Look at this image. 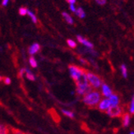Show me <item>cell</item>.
Wrapping results in <instances>:
<instances>
[{"mask_svg":"<svg viewBox=\"0 0 134 134\" xmlns=\"http://www.w3.org/2000/svg\"><path fill=\"white\" fill-rule=\"evenodd\" d=\"M76 83V93L79 96H84L87 93L90 92L92 88L89 84L88 79L86 76V71L81 76V77L75 81Z\"/></svg>","mask_w":134,"mask_h":134,"instance_id":"1","label":"cell"},{"mask_svg":"<svg viewBox=\"0 0 134 134\" xmlns=\"http://www.w3.org/2000/svg\"><path fill=\"white\" fill-rule=\"evenodd\" d=\"M102 100V95L100 91L98 90L92 89L90 92L87 93L82 97V102L86 106L91 108L97 107L98 104Z\"/></svg>","mask_w":134,"mask_h":134,"instance_id":"2","label":"cell"},{"mask_svg":"<svg viewBox=\"0 0 134 134\" xmlns=\"http://www.w3.org/2000/svg\"><path fill=\"white\" fill-rule=\"evenodd\" d=\"M86 76L89 81V84L91 86L92 89H94V90L100 89L101 86L103 85V81L97 74L86 71Z\"/></svg>","mask_w":134,"mask_h":134,"instance_id":"3","label":"cell"},{"mask_svg":"<svg viewBox=\"0 0 134 134\" xmlns=\"http://www.w3.org/2000/svg\"><path fill=\"white\" fill-rule=\"evenodd\" d=\"M68 71H69L70 76H71V77L72 78L74 81H77L81 76L85 72V70L75 65H69Z\"/></svg>","mask_w":134,"mask_h":134,"instance_id":"4","label":"cell"},{"mask_svg":"<svg viewBox=\"0 0 134 134\" xmlns=\"http://www.w3.org/2000/svg\"><path fill=\"white\" fill-rule=\"evenodd\" d=\"M106 114L111 118H119L122 117L124 113V109L123 107L120 105H117V106H111L107 111Z\"/></svg>","mask_w":134,"mask_h":134,"instance_id":"5","label":"cell"},{"mask_svg":"<svg viewBox=\"0 0 134 134\" xmlns=\"http://www.w3.org/2000/svg\"><path fill=\"white\" fill-rule=\"evenodd\" d=\"M110 107H111V104L109 102V98H105V97L102 98V100L100 101V103H99L97 105V108L99 110H100L102 112H105V113Z\"/></svg>","mask_w":134,"mask_h":134,"instance_id":"6","label":"cell"},{"mask_svg":"<svg viewBox=\"0 0 134 134\" xmlns=\"http://www.w3.org/2000/svg\"><path fill=\"white\" fill-rule=\"evenodd\" d=\"M100 93H101L102 96L105 97V98H109L110 96H112L114 94L111 87H110L108 84H105V83H103V85L101 86Z\"/></svg>","mask_w":134,"mask_h":134,"instance_id":"7","label":"cell"},{"mask_svg":"<svg viewBox=\"0 0 134 134\" xmlns=\"http://www.w3.org/2000/svg\"><path fill=\"white\" fill-rule=\"evenodd\" d=\"M77 40H78V42L82 44L87 49H93L94 48V45L91 42H90L88 40L85 39L84 37H82L81 36H77Z\"/></svg>","mask_w":134,"mask_h":134,"instance_id":"8","label":"cell"},{"mask_svg":"<svg viewBox=\"0 0 134 134\" xmlns=\"http://www.w3.org/2000/svg\"><path fill=\"white\" fill-rule=\"evenodd\" d=\"M40 50V45L38 43H34L29 47L28 53L31 56H33L35 54H36Z\"/></svg>","mask_w":134,"mask_h":134,"instance_id":"9","label":"cell"},{"mask_svg":"<svg viewBox=\"0 0 134 134\" xmlns=\"http://www.w3.org/2000/svg\"><path fill=\"white\" fill-rule=\"evenodd\" d=\"M109 100L110 104H111V106H117V105H119L120 104L119 96L115 94V93H114L112 96H110L109 97Z\"/></svg>","mask_w":134,"mask_h":134,"instance_id":"10","label":"cell"},{"mask_svg":"<svg viewBox=\"0 0 134 134\" xmlns=\"http://www.w3.org/2000/svg\"><path fill=\"white\" fill-rule=\"evenodd\" d=\"M131 123V116L129 113H124L122 116V125L124 127H127Z\"/></svg>","mask_w":134,"mask_h":134,"instance_id":"11","label":"cell"},{"mask_svg":"<svg viewBox=\"0 0 134 134\" xmlns=\"http://www.w3.org/2000/svg\"><path fill=\"white\" fill-rule=\"evenodd\" d=\"M25 77H26L27 80L31 81H36V75H35L30 69L26 68V74H25Z\"/></svg>","mask_w":134,"mask_h":134,"instance_id":"12","label":"cell"},{"mask_svg":"<svg viewBox=\"0 0 134 134\" xmlns=\"http://www.w3.org/2000/svg\"><path fill=\"white\" fill-rule=\"evenodd\" d=\"M61 112L62 114L66 116V117L69 118V119H74L75 117V114L72 111H71V110H68V109H61Z\"/></svg>","mask_w":134,"mask_h":134,"instance_id":"13","label":"cell"},{"mask_svg":"<svg viewBox=\"0 0 134 134\" xmlns=\"http://www.w3.org/2000/svg\"><path fill=\"white\" fill-rule=\"evenodd\" d=\"M62 16H63V18H64V20L68 23V24H70V25H72L73 24V19H72V17L70 16L68 13H65V12H63V13H62Z\"/></svg>","mask_w":134,"mask_h":134,"instance_id":"14","label":"cell"},{"mask_svg":"<svg viewBox=\"0 0 134 134\" xmlns=\"http://www.w3.org/2000/svg\"><path fill=\"white\" fill-rule=\"evenodd\" d=\"M0 134H10V130L7 125L0 123Z\"/></svg>","mask_w":134,"mask_h":134,"instance_id":"15","label":"cell"},{"mask_svg":"<svg viewBox=\"0 0 134 134\" xmlns=\"http://www.w3.org/2000/svg\"><path fill=\"white\" fill-rule=\"evenodd\" d=\"M29 64L33 68H36L38 67V63L37 60L36 59V58L34 56H31L30 59H29Z\"/></svg>","mask_w":134,"mask_h":134,"instance_id":"16","label":"cell"},{"mask_svg":"<svg viewBox=\"0 0 134 134\" xmlns=\"http://www.w3.org/2000/svg\"><path fill=\"white\" fill-rule=\"evenodd\" d=\"M76 15H77L79 18H84V17L86 16V13H85V12H84V10L81 8V7L80 8H77V11H76Z\"/></svg>","mask_w":134,"mask_h":134,"instance_id":"17","label":"cell"},{"mask_svg":"<svg viewBox=\"0 0 134 134\" xmlns=\"http://www.w3.org/2000/svg\"><path fill=\"white\" fill-rule=\"evenodd\" d=\"M120 70H121V74L123 75L124 78L127 77V68L125 64H122L120 66Z\"/></svg>","mask_w":134,"mask_h":134,"instance_id":"18","label":"cell"},{"mask_svg":"<svg viewBox=\"0 0 134 134\" xmlns=\"http://www.w3.org/2000/svg\"><path fill=\"white\" fill-rule=\"evenodd\" d=\"M129 114H130L134 115V96L131 99V101H130V104H129Z\"/></svg>","mask_w":134,"mask_h":134,"instance_id":"19","label":"cell"},{"mask_svg":"<svg viewBox=\"0 0 134 134\" xmlns=\"http://www.w3.org/2000/svg\"><path fill=\"white\" fill-rule=\"evenodd\" d=\"M27 15L31 17V21H32V22L33 23H35V24H36L37 23V17H36V16L31 11H30V10H28V13H27Z\"/></svg>","mask_w":134,"mask_h":134,"instance_id":"20","label":"cell"},{"mask_svg":"<svg viewBox=\"0 0 134 134\" xmlns=\"http://www.w3.org/2000/svg\"><path fill=\"white\" fill-rule=\"evenodd\" d=\"M67 43H68V46H69L70 48L74 49V48L77 47V43H76V42L74 41V40H71V39H68V40H67Z\"/></svg>","mask_w":134,"mask_h":134,"instance_id":"21","label":"cell"},{"mask_svg":"<svg viewBox=\"0 0 134 134\" xmlns=\"http://www.w3.org/2000/svg\"><path fill=\"white\" fill-rule=\"evenodd\" d=\"M27 13H28V9L26 8H21L19 9V14L21 16H25L27 14Z\"/></svg>","mask_w":134,"mask_h":134,"instance_id":"22","label":"cell"},{"mask_svg":"<svg viewBox=\"0 0 134 134\" xmlns=\"http://www.w3.org/2000/svg\"><path fill=\"white\" fill-rule=\"evenodd\" d=\"M26 68H21L19 70L18 76H19L20 77H24L25 74H26Z\"/></svg>","mask_w":134,"mask_h":134,"instance_id":"23","label":"cell"},{"mask_svg":"<svg viewBox=\"0 0 134 134\" xmlns=\"http://www.w3.org/2000/svg\"><path fill=\"white\" fill-rule=\"evenodd\" d=\"M3 83H4L5 85H10V84L12 83V79H11L10 77H4V78L3 79Z\"/></svg>","mask_w":134,"mask_h":134,"instance_id":"24","label":"cell"},{"mask_svg":"<svg viewBox=\"0 0 134 134\" xmlns=\"http://www.w3.org/2000/svg\"><path fill=\"white\" fill-rule=\"evenodd\" d=\"M99 5H104L106 3V0H95Z\"/></svg>","mask_w":134,"mask_h":134,"instance_id":"25","label":"cell"},{"mask_svg":"<svg viewBox=\"0 0 134 134\" xmlns=\"http://www.w3.org/2000/svg\"><path fill=\"white\" fill-rule=\"evenodd\" d=\"M69 8H70V10H71L72 13H76V11H77V8H75V6H74V4H70V7H69Z\"/></svg>","mask_w":134,"mask_h":134,"instance_id":"26","label":"cell"},{"mask_svg":"<svg viewBox=\"0 0 134 134\" xmlns=\"http://www.w3.org/2000/svg\"><path fill=\"white\" fill-rule=\"evenodd\" d=\"M8 2H9V0H3V1H2V5L3 6V7H6V6L8 4Z\"/></svg>","mask_w":134,"mask_h":134,"instance_id":"27","label":"cell"},{"mask_svg":"<svg viewBox=\"0 0 134 134\" xmlns=\"http://www.w3.org/2000/svg\"><path fill=\"white\" fill-rule=\"evenodd\" d=\"M66 1L69 3V4H74L76 3V0H66Z\"/></svg>","mask_w":134,"mask_h":134,"instance_id":"28","label":"cell"},{"mask_svg":"<svg viewBox=\"0 0 134 134\" xmlns=\"http://www.w3.org/2000/svg\"><path fill=\"white\" fill-rule=\"evenodd\" d=\"M80 61H81V63H82L83 64H86V60H84L83 59H80Z\"/></svg>","mask_w":134,"mask_h":134,"instance_id":"29","label":"cell"},{"mask_svg":"<svg viewBox=\"0 0 134 134\" xmlns=\"http://www.w3.org/2000/svg\"><path fill=\"white\" fill-rule=\"evenodd\" d=\"M129 134H134V132H133V131H132V132H129Z\"/></svg>","mask_w":134,"mask_h":134,"instance_id":"30","label":"cell"},{"mask_svg":"<svg viewBox=\"0 0 134 134\" xmlns=\"http://www.w3.org/2000/svg\"><path fill=\"white\" fill-rule=\"evenodd\" d=\"M3 78H2V77H0V81H2V80H3Z\"/></svg>","mask_w":134,"mask_h":134,"instance_id":"31","label":"cell"}]
</instances>
